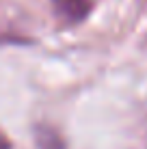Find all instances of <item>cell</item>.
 I'll return each instance as SVG.
<instances>
[{
  "instance_id": "7a4b0ae2",
  "label": "cell",
  "mask_w": 147,
  "mask_h": 149,
  "mask_svg": "<svg viewBox=\"0 0 147 149\" xmlns=\"http://www.w3.org/2000/svg\"><path fill=\"white\" fill-rule=\"evenodd\" d=\"M0 149H11V143H9V138L2 134V130H0Z\"/></svg>"
},
{
  "instance_id": "6da1fadb",
  "label": "cell",
  "mask_w": 147,
  "mask_h": 149,
  "mask_svg": "<svg viewBox=\"0 0 147 149\" xmlns=\"http://www.w3.org/2000/svg\"><path fill=\"white\" fill-rule=\"evenodd\" d=\"M95 2L98 0H52L56 17L61 19V24H67V26L82 22L93 11Z\"/></svg>"
}]
</instances>
